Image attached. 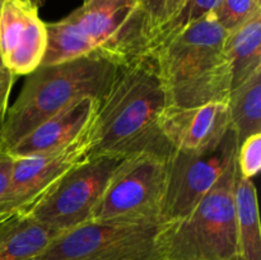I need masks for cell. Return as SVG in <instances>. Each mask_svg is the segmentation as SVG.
Listing matches in <instances>:
<instances>
[{
    "label": "cell",
    "instance_id": "1",
    "mask_svg": "<svg viewBox=\"0 0 261 260\" xmlns=\"http://www.w3.org/2000/svg\"><path fill=\"white\" fill-rule=\"evenodd\" d=\"M167 107L165 84L152 54L119 64L89 125V157L154 153L170 158L175 149L162 134Z\"/></svg>",
    "mask_w": 261,
    "mask_h": 260
},
{
    "label": "cell",
    "instance_id": "2",
    "mask_svg": "<svg viewBox=\"0 0 261 260\" xmlns=\"http://www.w3.org/2000/svg\"><path fill=\"white\" fill-rule=\"evenodd\" d=\"M226 36L212 12L150 48L168 106L227 102L232 91V69L224 53Z\"/></svg>",
    "mask_w": 261,
    "mask_h": 260
},
{
    "label": "cell",
    "instance_id": "3",
    "mask_svg": "<svg viewBox=\"0 0 261 260\" xmlns=\"http://www.w3.org/2000/svg\"><path fill=\"white\" fill-rule=\"evenodd\" d=\"M46 28L48 43L41 65L92 54L122 64L149 53L140 0H91Z\"/></svg>",
    "mask_w": 261,
    "mask_h": 260
},
{
    "label": "cell",
    "instance_id": "4",
    "mask_svg": "<svg viewBox=\"0 0 261 260\" xmlns=\"http://www.w3.org/2000/svg\"><path fill=\"white\" fill-rule=\"evenodd\" d=\"M117 66L97 54L38 66L25 75L17 99L8 107L0 126V150L8 152L41 122L69 105L86 97L101 98Z\"/></svg>",
    "mask_w": 261,
    "mask_h": 260
},
{
    "label": "cell",
    "instance_id": "5",
    "mask_svg": "<svg viewBox=\"0 0 261 260\" xmlns=\"http://www.w3.org/2000/svg\"><path fill=\"white\" fill-rule=\"evenodd\" d=\"M236 157L186 217L166 223L160 236L163 260H240L234 213Z\"/></svg>",
    "mask_w": 261,
    "mask_h": 260
},
{
    "label": "cell",
    "instance_id": "6",
    "mask_svg": "<svg viewBox=\"0 0 261 260\" xmlns=\"http://www.w3.org/2000/svg\"><path fill=\"white\" fill-rule=\"evenodd\" d=\"M165 224L87 222L56 236L36 260H163L160 236Z\"/></svg>",
    "mask_w": 261,
    "mask_h": 260
},
{
    "label": "cell",
    "instance_id": "7",
    "mask_svg": "<svg viewBox=\"0 0 261 260\" xmlns=\"http://www.w3.org/2000/svg\"><path fill=\"white\" fill-rule=\"evenodd\" d=\"M167 160L154 153H138L122 158L97 203L91 221L162 222L161 209Z\"/></svg>",
    "mask_w": 261,
    "mask_h": 260
},
{
    "label": "cell",
    "instance_id": "8",
    "mask_svg": "<svg viewBox=\"0 0 261 260\" xmlns=\"http://www.w3.org/2000/svg\"><path fill=\"white\" fill-rule=\"evenodd\" d=\"M88 129L60 149L14 158L9 184L0 196V229L28 218L61 177L89 157Z\"/></svg>",
    "mask_w": 261,
    "mask_h": 260
},
{
    "label": "cell",
    "instance_id": "9",
    "mask_svg": "<svg viewBox=\"0 0 261 260\" xmlns=\"http://www.w3.org/2000/svg\"><path fill=\"white\" fill-rule=\"evenodd\" d=\"M237 148L239 139L231 125L213 147L196 152L173 150L167 160L161 221L171 223L188 216L223 175Z\"/></svg>",
    "mask_w": 261,
    "mask_h": 260
},
{
    "label": "cell",
    "instance_id": "10",
    "mask_svg": "<svg viewBox=\"0 0 261 260\" xmlns=\"http://www.w3.org/2000/svg\"><path fill=\"white\" fill-rule=\"evenodd\" d=\"M121 161L122 158L110 155L88 157L61 177L28 218L61 233L89 222Z\"/></svg>",
    "mask_w": 261,
    "mask_h": 260
},
{
    "label": "cell",
    "instance_id": "11",
    "mask_svg": "<svg viewBox=\"0 0 261 260\" xmlns=\"http://www.w3.org/2000/svg\"><path fill=\"white\" fill-rule=\"evenodd\" d=\"M46 23L30 0H4L0 12V55L15 76L28 75L42 64L47 50Z\"/></svg>",
    "mask_w": 261,
    "mask_h": 260
},
{
    "label": "cell",
    "instance_id": "12",
    "mask_svg": "<svg viewBox=\"0 0 261 260\" xmlns=\"http://www.w3.org/2000/svg\"><path fill=\"white\" fill-rule=\"evenodd\" d=\"M231 126L227 102L195 107L168 106L163 114L162 134L175 150L196 152L221 142Z\"/></svg>",
    "mask_w": 261,
    "mask_h": 260
},
{
    "label": "cell",
    "instance_id": "13",
    "mask_svg": "<svg viewBox=\"0 0 261 260\" xmlns=\"http://www.w3.org/2000/svg\"><path fill=\"white\" fill-rule=\"evenodd\" d=\"M97 101L98 99L86 97L69 105L50 119L41 122L7 153L13 158L25 157L60 149L70 144L89 127L96 112Z\"/></svg>",
    "mask_w": 261,
    "mask_h": 260
},
{
    "label": "cell",
    "instance_id": "14",
    "mask_svg": "<svg viewBox=\"0 0 261 260\" xmlns=\"http://www.w3.org/2000/svg\"><path fill=\"white\" fill-rule=\"evenodd\" d=\"M234 213L240 260H261V228L257 195L251 178L240 175L234 180Z\"/></svg>",
    "mask_w": 261,
    "mask_h": 260
},
{
    "label": "cell",
    "instance_id": "15",
    "mask_svg": "<svg viewBox=\"0 0 261 260\" xmlns=\"http://www.w3.org/2000/svg\"><path fill=\"white\" fill-rule=\"evenodd\" d=\"M224 53L232 69V88L261 68V12L227 32Z\"/></svg>",
    "mask_w": 261,
    "mask_h": 260
},
{
    "label": "cell",
    "instance_id": "16",
    "mask_svg": "<svg viewBox=\"0 0 261 260\" xmlns=\"http://www.w3.org/2000/svg\"><path fill=\"white\" fill-rule=\"evenodd\" d=\"M61 232L25 218L0 229V260H36Z\"/></svg>",
    "mask_w": 261,
    "mask_h": 260
},
{
    "label": "cell",
    "instance_id": "17",
    "mask_svg": "<svg viewBox=\"0 0 261 260\" xmlns=\"http://www.w3.org/2000/svg\"><path fill=\"white\" fill-rule=\"evenodd\" d=\"M227 107L239 144L250 135L261 133V68L232 88Z\"/></svg>",
    "mask_w": 261,
    "mask_h": 260
},
{
    "label": "cell",
    "instance_id": "18",
    "mask_svg": "<svg viewBox=\"0 0 261 260\" xmlns=\"http://www.w3.org/2000/svg\"><path fill=\"white\" fill-rule=\"evenodd\" d=\"M186 2L188 0H140L149 37V48L155 38L180 14Z\"/></svg>",
    "mask_w": 261,
    "mask_h": 260
},
{
    "label": "cell",
    "instance_id": "19",
    "mask_svg": "<svg viewBox=\"0 0 261 260\" xmlns=\"http://www.w3.org/2000/svg\"><path fill=\"white\" fill-rule=\"evenodd\" d=\"M259 12L261 0H221L213 13L224 31L231 32Z\"/></svg>",
    "mask_w": 261,
    "mask_h": 260
},
{
    "label": "cell",
    "instance_id": "20",
    "mask_svg": "<svg viewBox=\"0 0 261 260\" xmlns=\"http://www.w3.org/2000/svg\"><path fill=\"white\" fill-rule=\"evenodd\" d=\"M219 3H221V0H188L180 14L155 38V41L152 43L150 48L154 47L155 45H158L162 41L168 40L172 36L177 35L180 31H182L184 28H186L189 24L195 22V20L200 19L204 15L214 12V9L218 7Z\"/></svg>",
    "mask_w": 261,
    "mask_h": 260
},
{
    "label": "cell",
    "instance_id": "21",
    "mask_svg": "<svg viewBox=\"0 0 261 260\" xmlns=\"http://www.w3.org/2000/svg\"><path fill=\"white\" fill-rule=\"evenodd\" d=\"M237 170L240 175L251 178L257 175L261 166V133L250 135L239 144L236 152Z\"/></svg>",
    "mask_w": 261,
    "mask_h": 260
},
{
    "label": "cell",
    "instance_id": "22",
    "mask_svg": "<svg viewBox=\"0 0 261 260\" xmlns=\"http://www.w3.org/2000/svg\"><path fill=\"white\" fill-rule=\"evenodd\" d=\"M14 81L15 75L4 65L2 55H0V102L2 103L8 105L9 102V96Z\"/></svg>",
    "mask_w": 261,
    "mask_h": 260
},
{
    "label": "cell",
    "instance_id": "23",
    "mask_svg": "<svg viewBox=\"0 0 261 260\" xmlns=\"http://www.w3.org/2000/svg\"><path fill=\"white\" fill-rule=\"evenodd\" d=\"M13 163H14V158L4 150H0V196L4 194L5 189L9 184Z\"/></svg>",
    "mask_w": 261,
    "mask_h": 260
},
{
    "label": "cell",
    "instance_id": "24",
    "mask_svg": "<svg viewBox=\"0 0 261 260\" xmlns=\"http://www.w3.org/2000/svg\"><path fill=\"white\" fill-rule=\"evenodd\" d=\"M7 111H8V105H4V103H2V102H0V126H2L3 122H4Z\"/></svg>",
    "mask_w": 261,
    "mask_h": 260
},
{
    "label": "cell",
    "instance_id": "25",
    "mask_svg": "<svg viewBox=\"0 0 261 260\" xmlns=\"http://www.w3.org/2000/svg\"><path fill=\"white\" fill-rule=\"evenodd\" d=\"M30 2H32L33 4H35L37 8H40L41 5H42L43 3H45V0H30Z\"/></svg>",
    "mask_w": 261,
    "mask_h": 260
},
{
    "label": "cell",
    "instance_id": "26",
    "mask_svg": "<svg viewBox=\"0 0 261 260\" xmlns=\"http://www.w3.org/2000/svg\"><path fill=\"white\" fill-rule=\"evenodd\" d=\"M3 2H4V0H0V12H2V5H3Z\"/></svg>",
    "mask_w": 261,
    "mask_h": 260
},
{
    "label": "cell",
    "instance_id": "27",
    "mask_svg": "<svg viewBox=\"0 0 261 260\" xmlns=\"http://www.w3.org/2000/svg\"><path fill=\"white\" fill-rule=\"evenodd\" d=\"M87 2H91V0H83V3H87Z\"/></svg>",
    "mask_w": 261,
    "mask_h": 260
}]
</instances>
